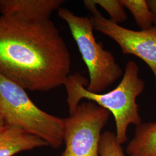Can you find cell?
Here are the masks:
<instances>
[{"instance_id":"1","label":"cell","mask_w":156,"mask_h":156,"mask_svg":"<svg viewBox=\"0 0 156 156\" xmlns=\"http://www.w3.org/2000/svg\"><path fill=\"white\" fill-rule=\"evenodd\" d=\"M71 57L50 19L0 15V73L25 90L49 91L64 85Z\"/></svg>"},{"instance_id":"2","label":"cell","mask_w":156,"mask_h":156,"mask_svg":"<svg viewBox=\"0 0 156 156\" xmlns=\"http://www.w3.org/2000/svg\"><path fill=\"white\" fill-rule=\"evenodd\" d=\"M139 73L137 64L134 61H129L120 83L115 89L102 94L89 91L87 90L89 80L82 74L76 73L69 75L64 84L67 90L69 115L75 112L82 99L94 102L113 115L116 138L123 145L127 141L128 126L131 124L137 126L142 123L136 100L144 90L145 83Z\"/></svg>"},{"instance_id":"3","label":"cell","mask_w":156,"mask_h":156,"mask_svg":"<svg viewBox=\"0 0 156 156\" xmlns=\"http://www.w3.org/2000/svg\"><path fill=\"white\" fill-rule=\"evenodd\" d=\"M0 114L7 126H15L59 149L63 144L64 120L42 111L26 90L0 73Z\"/></svg>"},{"instance_id":"4","label":"cell","mask_w":156,"mask_h":156,"mask_svg":"<svg viewBox=\"0 0 156 156\" xmlns=\"http://www.w3.org/2000/svg\"><path fill=\"white\" fill-rule=\"evenodd\" d=\"M59 17L67 23L89 74L87 90L100 94L122 76L123 71L113 54L97 42L91 17L79 16L64 8Z\"/></svg>"},{"instance_id":"5","label":"cell","mask_w":156,"mask_h":156,"mask_svg":"<svg viewBox=\"0 0 156 156\" xmlns=\"http://www.w3.org/2000/svg\"><path fill=\"white\" fill-rule=\"evenodd\" d=\"M110 115L93 101L80 103L73 114L63 119L65 149L61 156H100L102 130Z\"/></svg>"},{"instance_id":"6","label":"cell","mask_w":156,"mask_h":156,"mask_svg":"<svg viewBox=\"0 0 156 156\" xmlns=\"http://www.w3.org/2000/svg\"><path fill=\"white\" fill-rule=\"evenodd\" d=\"M85 8L92 14L95 30L115 41L124 55H133L142 60L151 68L156 87V27L135 31L124 28L106 19L92 0H84Z\"/></svg>"},{"instance_id":"7","label":"cell","mask_w":156,"mask_h":156,"mask_svg":"<svg viewBox=\"0 0 156 156\" xmlns=\"http://www.w3.org/2000/svg\"><path fill=\"white\" fill-rule=\"evenodd\" d=\"M64 0H0L2 15L42 21L50 19L52 13L61 8Z\"/></svg>"},{"instance_id":"8","label":"cell","mask_w":156,"mask_h":156,"mask_svg":"<svg viewBox=\"0 0 156 156\" xmlns=\"http://www.w3.org/2000/svg\"><path fill=\"white\" fill-rule=\"evenodd\" d=\"M49 146L39 136L15 126H6L0 132V156H14L22 151Z\"/></svg>"},{"instance_id":"9","label":"cell","mask_w":156,"mask_h":156,"mask_svg":"<svg viewBox=\"0 0 156 156\" xmlns=\"http://www.w3.org/2000/svg\"><path fill=\"white\" fill-rule=\"evenodd\" d=\"M126 151L129 156H156V122L136 126L134 137Z\"/></svg>"},{"instance_id":"10","label":"cell","mask_w":156,"mask_h":156,"mask_svg":"<svg viewBox=\"0 0 156 156\" xmlns=\"http://www.w3.org/2000/svg\"><path fill=\"white\" fill-rule=\"evenodd\" d=\"M128 9L140 30H146L154 26L153 15L146 0H120Z\"/></svg>"},{"instance_id":"11","label":"cell","mask_w":156,"mask_h":156,"mask_svg":"<svg viewBox=\"0 0 156 156\" xmlns=\"http://www.w3.org/2000/svg\"><path fill=\"white\" fill-rule=\"evenodd\" d=\"M99 154L100 156H126L116 134L110 131H105L101 134Z\"/></svg>"},{"instance_id":"12","label":"cell","mask_w":156,"mask_h":156,"mask_svg":"<svg viewBox=\"0 0 156 156\" xmlns=\"http://www.w3.org/2000/svg\"><path fill=\"white\" fill-rule=\"evenodd\" d=\"M95 5L100 6L108 13L112 22L119 24L127 21L128 15L120 0H92Z\"/></svg>"},{"instance_id":"13","label":"cell","mask_w":156,"mask_h":156,"mask_svg":"<svg viewBox=\"0 0 156 156\" xmlns=\"http://www.w3.org/2000/svg\"><path fill=\"white\" fill-rule=\"evenodd\" d=\"M147 2L152 13L154 26L156 27V0H147Z\"/></svg>"},{"instance_id":"14","label":"cell","mask_w":156,"mask_h":156,"mask_svg":"<svg viewBox=\"0 0 156 156\" xmlns=\"http://www.w3.org/2000/svg\"><path fill=\"white\" fill-rule=\"evenodd\" d=\"M6 124L4 119L1 115L0 114V132H1L4 128L6 127Z\"/></svg>"}]
</instances>
